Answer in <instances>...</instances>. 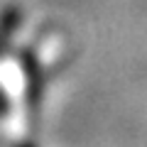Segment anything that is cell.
<instances>
[{
	"label": "cell",
	"mask_w": 147,
	"mask_h": 147,
	"mask_svg": "<svg viewBox=\"0 0 147 147\" xmlns=\"http://www.w3.org/2000/svg\"><path fill=\"white\" fill-rule=\"evenodd\" d=\"M7 108H10V105H7V98L3 93H0V115H5L7 113Z\"/></svg>",
	"instance_id": "cell-1"
},
{
	"label": "cell",
	"mask_w": 147,
	"mask_h": 147,
	"mask_svg": "<svg viewBox=\"0 0 147 147\" xmlns=\"http://www.w3.org/2000/svg\"><path fill=\"white\" fill-rule=\"evenodd\" d=\"M20 147H32V145H20Z\"/></svg>",
	"instance_id": "cell-2"
}]
</instances>
